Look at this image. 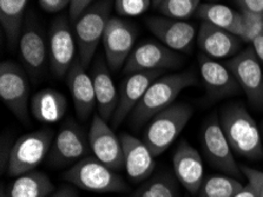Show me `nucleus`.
I'll use <instances>...</instances> for the list:
<instances>
[{
  "label": "nucleus",
  "instance_id": "obj_8",
  "mask_svg": "<svg viewBox=\"0 0 263 197\" xmlns=\"http://www.w3.org/2000/svg\"><path fill=\"white\" fill-rule=\"evenodd\" d=\"M30 83L27 71L11 60L0 64V97L21 122L29 124Z\"/></svg>",
  "mask_w": 263,
  "mask_h": 197
},
{
  "label": "nucleus",
  "instance_id": "obj_7",
  "mask_svg": "<svg viewBox=\"0 0 263 197\" xmlns=\"http://www.w3.org/2000/svg\"><path fill=\"white\" fill-rule=\"evenodd\" d=\"M91 150L89 134L72 119H66L54 136L46 160L50 167L63 168L86 157Z\"/></svg>",
  "mask_w": 263,
  "mask_h": 197
},
{
  "label": "nucleus",
  "instance_id": "obj_16",
  "mask_svg": "<svg viewBox=\"0 0 263 197\" xmlns=\"http://www.w3.org/2000/svg\"><path fill=\"white\" fill-rule=\"evenodd\" d=\"M164 72L165 71L163 70L135 72V74H130L129 77L124 79L118 92L117 108L110 120L112 129L118 128L124 122L127 116L131 115L134 109L144 97L145 92L151 84L158 77L164 75Z\"/></svg>",
  "mask_w": 263,
  "mask_h": 197
},
{
  "label": "nucleus",
  "instance_id": "obj_1",
  "mask_svg": "<svg viewBox=\"0 0 263 197\" xmlns=\"http://www.w3.org/2000/svg\"><path fill=\"white\" fill-rule=\"evenodd\" d=\"M197 84V76L194 71L176 72L158 77L131 112V126L134 129L142 128L158 112L173 105L183 90Z\"/></svg>",
  "mask_w": 263,
  "mask_h": 197
},
{
  "label": "nucleus",
  "instance_id": "obj_39",
  "mask_svg": "<svg viewBox=\"0 0 263 197\" xmlns=\"http://www.w3.org/2000/svg\"><path fill=\"white\" fill-rule=\"evenodd\" d=\"M252 47L254 49L255 53H256L258 60L263 63V32L253 40Z\"/></svg>",
  "mask_w": 263,
  "mask_h": 197
},
{
  "label": "nucleus",
  "instance_id": "obj_21",
  "mask_svg": "<svg viewBox=\"0 0 263 197\" xmlns=\"http://www.w3.org/2000/svg\"><path fill=\"white\" fill-rule=\"evenodd\" d=\"M66 84L72 97L78 118L86 120L97 106L93 82L77 57L66 74Z\"/></svg>",
  "mask_w": 263,
  "mask_h": 197
},
{
  "label": "nucleus",
  "instance_id": "obj_43",
  "mask_svg": "<svg viewBox=\"0 0 263 197\" xmlns=\"http://www.w3.org/2000/svg\"><path fill=\"white\" fill-rule=\"evenodd\" d=\"M262 128H263V126H262Z\"/></svg>",
  "mask_w": 263,
  "mask_h": 197
},
{
  "label": "nucleus",
  "instance_id": "obj_29",
  "mask_svg": "<svg viewBox=\"0 0 263 197\" xmlns=\"http://www.w3.org/2000/svg\"><path fill=\"white\" fill-rule=\"evenodd\" d=\"M243 187L240 181L232 176L213 175L203 181L197 197H234Z\"/></svg>",
  "mask_w": 263,
  "mask_h": 197
},
{
  "label": "nucleus",
  "instance_id": "obj_34",
  "mask_svg": "<svg viewBox=\"0 0 263 197\" xmlns=\"http://www.w3.org/2000/svg\"><path fill=\"white\" fill-rule=\"evenodd\" d=\"M39 5L45 12L49 13H57L71 4V0H38Z\"/></svg>",
  "mask_w": 263,
  "mask_h": 197
},
{
  "label": "nucleus",
  "instance_id": "obj_30",
  "mask_svg": "<svg viewBox=\"0 0 263 197\" xmlns=\"http://www.w3.org/2000/svg\"><path fill=\"white\" fill-rule=\"evenodd\" d=\"M200 5L201 0H163L157 10L164 17L185 20L196 14Z\"/></svg>",
  "mask_w": 263,
  "mask_h": 197
},
{
  "label": "nucleus",
  "instance_id": "obj_9",
  "mask_svg": "<svg viewBox=\"0 0 263 197\" xmlns=\"http://www.w3.org/2000/svg\"><path fill=\"white\" fill-rule=\"evenodd\" d=\"M137 38V29L129 20L111 17L103 35V49L109 69L117 72L124 67Z\"/></svg>",
  "mask_w": 263,
  "mask_h": 197
},
{
  "label": "nucleus",
  "instance_id": "obj_18",
  "mask_svg": "<svg viewBox=\"0 0 263 197\" xmlns=\"http://www.w3.org/2000/svg\"><path fill=\"white\" fill-rule=\"evenodd\" d=\"M198 66L206 95L211 100L230 97L241 91L240 84L226 64L201 53L198 56Z\"/></svg>",
  "mask_w": 263,
  "mask_h": 197
},
{
  "label": "nucleus",
  "instance_id": "obj_26",
  "mask_svg": "<svg viewBox=\"0 0 263 197\" xmlns=\"http://www.w3.org/2000/svg\"><path fill=\"white\" fill-rule=\"evenodd\" d=\"M27 3L29 0H0V22L11 47L19 43Z\"/></svg>",
  "mask_w": 263,
  "mask_h": 197
},
{
  "label": "nucleus",
  "instance_id": "obj_42",
  "mask_svg": "<svg viewBox=\"0 0 263 197\" xmlns=\"http://www.w3.org/2000/svg\"><path fill=\"white\" fill-rule=\"evenodd\" d=\"M0 197H9L7 196V194H5V192H4V189L2 188V194H0Z\"/></svg>",
  "mask_w": 263,
  "mask_h": 197
},
{
  "label": "nucleus",
  "instance_id": "obj_32",
  "mask_svg": "<svg viewBox=\"0 0 263 197\" xmlns=\"http://www.w3.org/2000/svg\"><path fill=\"white\" fill-rule=\"evenodd\" d=\"M153 6V0H115V10L122 17H138Z\"/></svg>",
  "mask_w": 263,
  "mask_h": 197
},
{
  "label": "nucleus",
  "instance_id": "obj_23",
  "mask_svg": "<svg viewBox=\"0 0 263 197\" xmlns=\"http://www.w3.org/2000/svg\"><path fill=\"white\" fill-rule=\"evenodd\" d=\"M91 78L93 82L96 100H97L98 115L109 122L112 118L118 103V92L110 75L106 62L97 58L91 69Z\"/></svg>",
  "mask_w": 263,
  "mask_h": 197
},
{
  "label": "nucleus",
  "instance_id": "obj_17",
  "mask_svg": "<svg viewBox=\"0 0 263 197\" xmlns=\"http://www.w3.org/2000/svg\"><path fill=\"white\" fill-rule=\"evenodd\" d=\"M146 26L159 42L174 51H189L197 37L196 27L189 22L168 17H150Z\"/></svg>",
  "mask_w": 263,
  "mask_h": 197
},
{
  "label": "nucleus",
  "instance_id": "obj_36",
  "mask_svg": "<svg viewBox=\"0 0 263 197\" xmlns=\"http://www.w3.org/2000/svg\"><path fill=\"white\" fill-rule=\"evenodd\" d=\"M240 10L254 12L263 15V0H235Z\"/></svg>",
  "mask_w": 263,
  "mask_h": 197
},
{
  "label": "nucleus",
  "instance_id": "obj_19",
  "mask_svg": "<svg viewBox=\"0 0 263 197\" xmlns=\"http://www.w3.org/2000/svg\"><path fill=\"white\" fill-rule=\"evenodd\" d=\"M175 177L191 195H197L204 181L203 160L196 149L189 142L182 139L173 156Z\"/></svg>",
  "mask_w": 263,
  "mask_h": 197
},
{
  "label": "nucleus",
  "instance_id": "obj_10",
  "mask_svg": "<svg viewBox=\"0 0 263 197\" xmlns=\"http://www.w3.org/2000/svg\"><path fill=\"white\" fill-rule=\"evenodd\" d=\"M202 147L211 166L232 177H241L242 170L234 158L233 149L216 115L206 120L202 130Z\"/></svg>",
  "mask_w": 263,
  "mask_h": 197
},
{
  "label": "nucleus",
  "instance_id": "obj_31",
  "mask_svg": "<svg viewBox=\"0 0 263 197\" xmlns=\"http://www.w3.org/2000/svg\"><path fill=\"white\" fill-rule=\"evenodd\" d=\"M242 33L241 40L243 43H253V40L263 32V15L254 12L240 10Z\"/></svg>",
  "mask_w": 263,
  "mask_h": 197
},
{
  "label": "nucleus",
  "instance_id": "obj_13",
  "mask_svg": "<svg viewBox=\"0 0 263 197\" xmlns=\"http://www.w3.org/2000/svg\"><path fill=\"white\" fill-rule=\"evenodd\" d=\"M241 90L254 106H263V71L261 62L252 46L240 51L226 62Z\"/></svg>",
  "mask_w": 263,
  "mask_h": 197
},
{
  "label": "nucleus",
  "instance_id": "obj_28",
  "mask_svg": "<svg viewBox=\"0 0 263 197\" xmlns=\"http://www.w3.org/2000/svg\"><path fill=\"white\" fill-rule=\"evenodd\" d=\"M131 197H181V192L175 176L159 172L147 178Z\"/></svg>",
  "mask_w": 263,
  "mask_h": 197
},
{
  "label": "nucleus",
  "instance_id": "obj_3",
  "mask_svg": "<svg viewBox=\"0 0 263 197\" xmlns=\"http://www.w3.org/2000/svg\"><path fill=\"white\" fill-rule=\"evenodd\" d=\"M63 178L73 187L98 194L129 190L125 181L95 156L78 160L64 172Z\"/></svg>",
  "mask_w": 263,
  "mask_h": 197
},
{
  "label": "nucleus",
  "instance_id": "obj_15",
  "mask_svg": "<svg viewBox=\"0 0 263 197\" xmlns=\"http://www.w3.org/2000/svg\"><path fill=\"white\" fill-rule=\"evenodd\" d=\"M89 143L95 157L105 166L115 171L124 168V152L121 137L116 136L112 127L98 114L93 116L90 126Z\"/></svg>",
  "mask_w": 263,
  "mask_h": 197
},
{
  "label": "nucleus",
  "instance_id": "obj_2",
  "mask_svg": "<svg viewBox=\"0 0 263 197\" xmlns=\"http://www.w3.org/2000/svg\"><path fill=\"white\" fill-rule=\"evenodd\" d=\"M220 123L233 151L248 159L263 157V144L255 119L241 104L222 108Z\"/></svg>",
  "mask_w": 263,
  "mask_h": 197
},
{
  "label": "nucleus",
  "instance_id": "obj_37",
  "mask_svg": "<svg viewBox=\"0 0 263 197\" xmlns=\"http://www.w3.org/2000/svg\"><path fill=\"white\" fill-rule=\"evenodd\" d=\"M12 147L9 143L5 144V138L2 139V172L5 171V169H7V164H9V159H10V155H11V150Z\"/></svg>",
  "mask_w": 263,
  "mask_h": 197
},
{
  "label": "nucleus",
  "instance_id": "obj_6",
  "mask_svg": "<svg viewBox=\"0 0 263 197\" xmlns=\"http://www.w3.org/2000/svg\"><path fill=\"white\" fill-rule=\"evenodd\" d=\"M53 138L54 132L49 128L23 135L12 147L7 174L18 177L33 171L47 157Z\"/></svg>",
  "mask_w": 263,
  "mask_h": 197
},
{
  "label": "nucleus",
  "instance_id": "obj_40",
  "mask_svg": "<svg viewBox=\"0 0 263 197\" xmlns=\"http://www.w3.org/2000/svg\"><path fill=\"white\" fill-rule=\"evenodd\" d=\"M234 197H256V195H255L254 189L250 187L249 184H247V186L243 187L242 190L238 191Z\"/></svg>",
  "mask_w": 263,
  "mask_h": 197
},
{
  "label": "nucleus",
  "instance_id": "obj_5",
  "mask_svg": "<svg viewBox=\"0 0 263 197\" xmlns=\"http://www.w3.org/2000/svg\"><path fill=\"white\" fill-rule=\"evenodd\" d=\"M193 116L188 104H173L151 118L144 131L143 142L155 157L162 155L175 142Z\"/></svg>",
  "mask_w": 263,
  "mask_h": 197
},
{
  "label": "nucleus",
  "instance_id": "obj_20",
  "mask_svg": "<svg viewBox=\"0 0 263 197\" xmlns=\"http://www.w3.org/2000/svg\"><path fill=\"white\" fill-rule=\"evenodd\" d=\"M196 43L202 53L208 57L224 59L236 56L243 42L232 32L203 22L197 31Z\"/></svg>",
  "mask_w": 263,
  "mask_h": 197
},
{
  "label": "nucleus",
  "instance_id": "obj_38",
  "mask_svg": "<svg viewBox=\"0 0 263 197\" xmlns=\"http://www.w3.org/2000/svg\"><path fill=\"white\" fill-rule=\"evenodd\" d=\"M49 197H78V195L72 186H65L59 188L57 191L52 192Z\"/></svg>",
  "mask_w": 263,
  "mask_h": 197
},
{
  "label": "nucleus",
  "instance_id": "obj_27",
  "mask_svg": "<svg viewBox=\"0 0 263 197\" xmlns=\"http://www.w3.org/2000/svg\"><path fill=\"white\" fill-rule=\"evenodd\" d=\"M54 190L53 183L49 176L42 171H30L12 183L9 197H49Z\"/></svg>",
  "mask_w": 263,
  "mask_h": 197
},
{
  "label": "nucleus",
  "instance_id": "obj_25",
  "mask_svg": "<svg viewBox=\"0 0 263 197\" xmlns=\"http://www.w3.org/2000/svg\"><path fill=\"white\" fill-rule=\"evenodd\" d=\"M196 15L203 22L232 32L238 38L241 37L240 12L230 9L229 6L222 4H201L196 11Z\"/></svg>",
  "mask_w": 263,
  "mask_h": 197
},
{
  "label": "nucleus",
  "instance_id": "obj_22",
  "mask_svg": "<svg viewBox=\"0 0 263 197\" xmlns=\"http://www.w3.org/2000/svg\"><path fill=\"white\" fill-rule=\"evenodd\" d=\"M119 137L124 152V168L129 178L135 183H139L151 177L156 163L155 156L146 144L126 132Z\"/></svg>",
  "mask_w": 263,
  "mask_h": 197
},
{
  "label": "nucleus",
  "instance_id": "obj_14",
  "mask_svg": "<svg viewBox=\"0 0 263 197\" xmlns=\"http://www.w3.org/2000/svg\"><path fill=\"white\" fill-rule=\"evenodd\" d=\"M182 64V56L176 51L169 49L162 43L149 40L139 44L133 50L124 65V72L130 75L143 71H166L176 69Z\"/></svg>",
  "mask_w": 263,
  "mask_h": 197
},
{
  "label": "nucleus",
  "instance_id": "obj_35",
  "mask_svg": "<svg viewBox=\"0 0 263 197\" xmlns=\"http://www.w3.org/2000/svg\"><path fill=\"white\" fill-rule=\"evenodd\" d=\"M91 3H92V0H71L69 12L71 23H74L76 20L81 17L83 12L91 6Z\"/></svg>",
  "mask_w": 263,
  "mask_h": 197
},
{
  "label": "nucleus",
  "instance_id": "obj_41",
  "mask_svg": "<svg viewBox=\"0 0 263 197\" xmlns=\"http://www.w3.org/2000/svg\"><path fill=\"white\" fill-rule=\"evenodd\" d=\"M162 2L163 0H153V7H155V9H158V6L161 5Z\"/></svg>",
  "mask_w": 263,
  "mask_h": 197
},
{
  "label": "nucleus",
  "instance_id": "obj_33",
  "mask_svg": "<svg viewBox=\"0 0 263 197\" xmlns=\"http://www.w3.org/2000/svg\"><path fill=\"white\" fill-rule=\"evenodd\" d=\"M241 170L245 177L248 180L249 186L254 189L256 197H263V171L247 166H243Z\"/></svg>",
  "mask_w": 263,
  "mask_h": 197
},
{
  "label": "nucleus",
  "instance_id": "obj_11",
  "mask_svg": "<svg viewBox=\"0 0 263 197\" xmlns=\"http://www.w3.org/2000/svg\"><path fill=\"white\" fill-rule=\"evenodd\" d=\"M66 17L55 18L49 31V62L57 78L66 76L77 59V42Z\"/></svg>",
  "mask_w": 263,
  "mask_h": 197
},
{
  "label": "nucleus",
  "instance_id": "obj_12",
  "mask_svg": "<svg viewBox=\"0 0 263 197\" xmlns=\"http://www.w3.org/2000/svg\"><path fill=\"white\" fill-rule=\"evenodd\" d=\"M18 46L27 74L38 79L49 60V39L33 15H29L24 22Z\"/></svg>",
  "mask_w": 263,
  "mask_h": 197
},
{
  "label": "nucleus",
  "instance_id": "obj_24",
  "mask_svg": "<svg viewBox=\"0 0 263 197\" xmlns=\"http://www.w3.org/2000/svg\"><path fill=\"white\" fill-rule=\"evenodd\" d=\"M67 100L62 92L54 89H44L31 99V112L38 122L54 124L66 114Z\"/></svg>",
  "mask_w": 263,
  "mask_h": 197
},
{
  "label": "nucleus",
  "instance_id": "obj_4",
  "mask_svg": "<svg viewBox=\"0 0 263 197\" xmlns=\"http://www.w3.org/2000/svg\"><path fill=\"white\" fill-rule=\"evenodd\" d=\"M111 0H99L83 12L73 23L76 42L78 46V58L87 69L99 43L103 40L107 23L111 18Z\"/></svg>",
  "mask_w": 263,
  "mask_h": 197
}]
</instances>
